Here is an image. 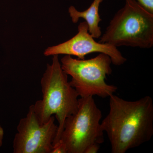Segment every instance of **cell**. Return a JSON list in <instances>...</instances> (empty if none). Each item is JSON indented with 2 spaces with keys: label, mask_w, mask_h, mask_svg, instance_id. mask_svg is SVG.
<instances>
[{
  "label": "cell",
  "mask_w": 153,
  "mask_h": 153,
  "mask_svg": "<svg viewBox=\"0 0 153 153\" xmlns=\"http://www.w3.org/2000/svg\"><path fill=\"white\" fill-rule=\"evenodd\" d=\"M109 111L101 123L112 153H125L150 140L153 135V101L149 96L129 101L112 94Z\"/></svg>",
  "instance_id": "obj_1"
},
{
  "label": "cell",
  "mask_w": 153,
  "mask_h": 153,
  "mask_svg": "<svg viewBox=\"0 0 153 153\" xmlns=\"http://www.w3.org/2000/svg\"><path fill=\"white\" fill-rule=\"evenodd\" d=\"M53 56L52 63L47 64L41 79L42 99L33 105L41 123H46L55 115L58 125L54 145L60 140L66 119L77 111L79 96L61 68L58 55Z\"/></svg>",
  "instance_id": "obj_2"
},
{
  "label": "cell",
  "mask_w": 153,
  "mask_h": 153,
  "mask_svg": "<svg viewBox=\"0 0 153 153\" xmlns=\"http://www.w3.org/2000/svg\"><path fill=\"white\" fill-rule=\"evenodd\" d=\"M99 42L117 47L149 49L153 46V13L136 0H126Z\"/></svg>",
  "instance_id": "obj_3"
},
{
  "label": "cell",
  "mask_w": 153,
  "mask_h": 153,
  "mask_svg": "<svg viewBox=\"0 0 153 153\" xmlns=\"http://www.w3.org/2000/svg\"><path fill=\"white\" fill-rule=\"evenodd\" d=\"M61 68L71 76L69 83L80 97L97 96L109 97L117 90L116 86L105 82L107 75L112 73L111 59L106 54L85 60L65 55L60 60Z\"/></svg>",
  "instance_id": "obj_4"
},
{
  "label": "cell",
  "mask_w": 153,
  "mask_h": 153,
  "mask_svg": "<svg viewBox=\"0 0 153 153\" xmlns=\"http://www.w3.org/2000/svg\"><path fill=\"white\" fill-rule=\"evenodd\" d=\"M102 117L93 97L79 99L78 109L65 120L58 140L65 145L67 153H85L91 145L104 142Z\"/></svg>",
  "instance_id": "obj_5"
},
{
  "label": "cell",
  "mask_w": 153,
  "mask_h": 153,
  "mask_svg": "<svg viewBox=\"0 0 153 153\" xmlns=\"http://www.w3.org/2000/svg\"><path fill=\"white\" fill-rule=\"evenodd\" d=\"M52 116L46 123H41L33 105L27 115L19 121L13 142L14 153H51L57 135L58 125Z\"/></svg>",
  "instance_id": "obj_6"
},
{
  "label": "cell",
  "mask_w": 153,
  "mask_h": 153,
  "mask_svg": "<svg viewBox=\"0 0 153 153\" xmlns=\"http://www.w3.org/2000/svg\"><path fill=\"white\" fill-rule=\"evenodd\" d=\"M88 32L85 22L78 27V33L66 42L48 47L45 50L46 56L64 55L76 56L78 59H85V56L93 53H103L109 56L112 63L117 66L123 65L127 61L117 47L106 43L97 42Z\"/></svg>",
  "instance_id": "obj_7"
},
{
  "label": "cell",
  "mask_w": 153,
  "mask_h": 153,
  "mask_svg": "<svg viewBox=\"0 0 153 153\" xmlns=\"http://www.w3.org/2000/svg\"><path fill=\"white\" fill-rule=\"evenodd\" d=\"M102 1L103 0H94L90 7L83 11L77 10L73 6L68 8V13L72 22L76 23L80 19H84L88 26V32L94 38H99L102 35L101 29L99 26L102 19L99 11Z\"/></svg>",
  "instance_id": "obj_8"
},
{
  "label": "cell",
  "mask_w": 153,
  "mask_h": 153,
  "mask_svg": "<svg viewBox=\"0 0 153 153\" xmlns=\"http://www.w3.org/2000/svg\"><path fill=\"white\" fill-rule=\"evenodd\" d=\"M51 153H67V151L65 145L61 142L58 141L53 145Z\"/></svg>",
  "instance_id": "obj_9"
},
{
  "label": "cell",
  "mask_w": 153,
  "mask_h": 153,
  "mask_svg": "<svg viewBox=\"0 0 153 153\" xmlns=\"http://www.w3.org/2000/svg\"><path fill=\"white\" fill-rule=\"evenodd\" d=\"M136 1L149 12L153 13V0H136Z\"/></svg>",
  "instance_id": "obj_10"
},
{
  "label": "cell",
  "mask_w": 153,
  "mask_h": 153,
  "mask_svg": "<svg viewBox=\"0 0 153 153\" xmlns=\"http://www.w3.org/2000/svg\"><path fill=\"white\" fill-rule=\"evenodd\" d=\"M100 145L94 144L91 145L85 151V153H97L98 152Z\"/></svg>",
  "instance_id": "obj_11"
},
{
  "label": "cell",
  "mask_w": 153,
  "mask_h": 153,
  "mask_svg": "<svg viewBox=\"0 0 153 153\" xmlns=\"http://www.w3.org/2000/svg\"><path fill=\"white\" fill-rule=\"evenodd\" d=\"M4 130L1 126L0 125V148L3 144V140L4 137Z\"/></svg>",
  "instance_id": "obj_12"
}]
</instances>
